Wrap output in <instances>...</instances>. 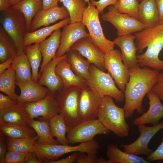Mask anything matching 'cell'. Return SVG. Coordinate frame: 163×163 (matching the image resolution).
Segmentation results:
<instances>
[{
	"label": "cell",
	"mask_w": 163,
	"mask_h": 163,
	"mask_svg": "<svg viewBox=\"0 0 163 163\" xmlns=\"http://www.w3.org/2000/svg\"><path fill=\"white\" fill-rule=\"evenodd\" d=\"M151 91L157 95L163 101V72H159L157 81Z\"/></svg>",
	"instance_id": "obj_42"
},
{
	"label": "cell",
	"mask_w": 163,
	"mask_h": 163,
	"mask_svg": "<svg viewBox=\"0 0 163 163\" xmlns=\"http://www.w3.org/2000/svg\"><path fill=\"white\" fill-rule=\"evenodd\" d=\"M108 10L107 12L102 14V19L114 26L118 36L139 32L147 27L139 20L126 14L119 12L113 5H110Z\"/></svg>",
	"instance_id": "obj_10"
},
{
	"label": "cell",
	"mask_w": 163,
	"mask_h": 163,
	"mask_svg": "<svg viewBox=\"0 0 163 163\" xmlns=\"http://www.w3.org/2000/svg\"><path fill=\"white\" fill-rule=\"evenodd\" d=\"M99 12L90 2L85 9L82 22L88 31V38L93 44L104 54L114 49L113 41L104 36L99 18Z\"/></svg>",
	"instance_id": "obj_6"
},
{
	"label": "cell",
	"mask_w": 163,
	"mask_h": 163,
	"mask_svg": "<svg viewBox=\"0 0 163 163\" xmlns=\"http://www.w3.org/2000/svg\"><path fill=\"white\" fill-rule=\"evenodd\" d=\"M29 125L35 130L38 136L37 143L44 145L58 144L57 141L51 135L49 120L32 119Z\"/></svg>",
	"instance_id": "obj_33"
},
{
	"label": "cell",
	"mask_w": 163,
	"mask_h": 163,
	"mask_svg": "<svg viewBox=\"0 0 163 163\" xmlns=\"http://www.w3.org/2000/svg\"><path fill=\"white\" fill-rule=\"evenodd\" d=\"M139 21L147 27L160 24L155 0H143L139 4Z\"/></svg>",
	"instance_id": "obj_26"
},
{
	"label": "cell",
	"mask_w": 163,
	"mask_h": 163,
	"mask_svg": "<svg viewBox=\"0 0 163 163\" xmlns=\"http://www.w3.org/2000/svg\"><path fill=\"white\" fill-rule=\"evenodd\" d=\"M139 1H142L143 0H139Z\"/></svg>",
	"instance_id": "obj_55"
},
{
	"label": "cell",
	"mask_w": 163,
	"mask_h": 163,
	"mask_svg": "<svg viewBox=\"0 0 163 163\" xmlns=\"http://www.w3.org/2000/svg\"><path fill=\"white\" fill-rule=\"evenodd\" d=\"M60 29L55 30L49 38L39 43L43 57L39 75L45 66L56 56L60 43L62 32Z\"/></svg>",
	"instance_id": "obj_23"
},
{
	"label": "cell",
	"mask_w": 163,
	"mask_h": 163,
	"mask_svg": "<svg viewBox=\"0 0 163 163\" xmlns=\"http://www.w3.org/2000/svg\"><path fill=\"white\" fill-rule=\"evenodd\" d=\"M11 8L19 11L23 14L29 32L32 21L37 14L43 9V4L42 0H21Z\"/></svg>",
	"instance_id": "obj_31"
},
{
	"label": "cell",
	"mask_w": 163,
	"mask_h": 163,
	"mask_svg": "<svg viewBox=\"0 0 163 163\" xmlns=\"http://www.w3.org/2000/svg\"><path fill=\"white\" fill-rule=\"evenodd\" d=\"M113 98L105 96L100 104L97 119L110 131L120 138L129 135V126L126 121L125 109L117 106Z\"/></svg>",
	"instance_id": "obj_3"
},
{
	"label": "cell",
	"mask_w": 163,
	"mask_h": 163,
	"mask_svg": "<svg viewBox=\"0 0 163 163\" xmlns=\"http://www.w3.org/2000/svg\"><path fill=\"white\" fill-rule=\"evenodd\" d=\"M68 11L70 23L82 22L87 3L85 0H59Z\"/></svg>",
	"instance_id": "obj_38"
},
{
	"label": "cell",
	"mask_w": 163,
	"mask_h": 163,
	"mask_svg": "<svg viewBox=\"0 0 163 163\" xmlns=\"http://www.w3.org/2000/svg\"><path fill=\"white\" fill-rule=\"evenodd\" d=\"M82 88L75 86L63 88L54 97L69 130L80 123L78 104Z\"/></svg>",
	"instance_id": "obj_8"
},
{
	"label": "cell",
	"mask_w": 163,
	"mask_h": 163,
	"mask_svg": "<svg viewBox=\"0 0 163 163\" xmlns=\"http://www.w3.org/2000/svg\"><path fill=\"white\" fill-rule=\"evenodd\" d=\"M158 11L160 24L163 23V0H155Z\"/></svg>",
	"instance_id": "obj_51"
},
{
	"label": "cell",
	"mask_w": 163,
	"mask_h": 163,
	"mask_svg": "<svg viewBox=\"0 0 163 163\" xmlns=\"http://www.w3.org/2000/svg\"><path fill=\"white\" fill-rule=\"evenodd\" d=\"M9 96L2 93H0V112L6 109L11 107L17 104Z\"/></svg>",
	"instance_id": "obj_43"
},
{
	"label": "cell",
	"mask_w": 163,
	"mask_h": 163,
	"mask_svg": "<svg viewBox=\"0 0 163 163\" xmlns=\"http://www.w3.org/2000/svg\"><path fill=\"white\" fill-rule=\"evenodd\" d=\"M90 76L86 80V84L96 94L102 98L105 96H111L117 102L124 101V92L117 87L108 72H105L93 64L90 66Z\"/></svg>",
	"instance_id": "obj_7"
},
{
	"label": "cell",
	"mask_w": 163,
	"mask_h": 163,
	"mask_svg": "<svg viewBox=\"0 0 163 163\" xmlns=\"http://www.w3.org/2000/svg\"><path fill=\"white\" fill-rule=\"evenodd\" d=\"M25 54L31 67L32 80L38 83L39 74L38 70L42 56L39 43H35L26 46Z\"/></svg>",
	"instance_id": "obj_35"
},
{
	"label": "cell",
	"mask_w": 163,
	"mask_h": 163,
	"mask_svg": "<svg viewBox=\"0 0 163 163\" xmlns=\"http://www.w3.org/2000/svg\"><path fill=\"white\" fill-rule=\"evenodd\" d=\"M66 57V54L62 56H56L45 66L39 75L38 83L46 86L54 96L64 88L62 79L56 72V67L62 60Z\"/></svg>",
	"instance_id": "obj_16"
},
{
	"label": "cell",
	"mask_w": 163,
	"mask_h": 163,
	"mask_svg": "<svg viewBox=\"0 0 163 163\" xmlns=\"http://www.w3.org/2000/svg\"><path fill=\"white\" fill-rule=\"evenodd\" d=\"M136 38L135 35L130 34L118 36L113 41L120 48L123 63L129 69L139 66L136 54L137 49L134 42Z\"/></svg>",
	"instance_id": "obj_20"
},
{
	"label": "cell",
	"mask_w": 163,
	"mask_h": 163,
	"mask_svg": "<svg viewBox=\"0 0 163 163\" xmlns=\"http://www.w3.org/2000/svg\"><path fill=\"white\" fill-rule=\"evenodd\" d=\"M28 153L17 151H8L5 158V163H24Z\"/></svg>",
	"instance_id": "obj_40"
},
{
	"label": "cell",
	"mask_w": 163,
	"mask_h": 163,
	"mask_svg": "<svg viewBox=\"0 0 163 163\" xmlns=\"http://www.w3.org/2000/svg\"><path fill=\"white\" fill-rule=\"evenodd\" d=\"M134 35L137 50L140 53L147 47L145 53L137 55L139 66L163 71V61L158 58L163 48V23L152 27H147L135 33Z\"/></svg>",
	"instance_id": "obj_2"
},
{
	"label": "cell",
	"mask_w": 163,
	"mask_h": 163,
	"mask_svg": "<svg viewBox=\"0 0 163 163\" xmlns=\"http://www.w3.org/2000/svg\"><path fill=\"white\" fill-rule=\"evenodd\" d=\"M70 23L68 17L53 25L45 27L31 32H27L25 34L24 43L26 46L35 43H40L46 40L49 36L51 35L56 30L61 28Z\"/></svg>",
	"instance_id": "obj_27"
},
{
	"label": "cell",
	"mask_w": 163,
	"mask_h": 163,
	"mask_svg": "<svg viewBox=\"0 0 163 163\" xmlns=\"http://www.w3.org/2000/svg\"><path fill=\"white\" fill-rule=\"evenodd\" d=\"M11 66L15 72L16 83H26L32 80L31 67L25 53L14 56Z\"/></svg>",
	"instance_id": "obj_29"
},
{
	"label": "cell",
	"mask_w": 163,
	"mask_h": 163,
	"mask_svg": "<svg viewBox=\"0 0 163 163\" xmlns=\"http://www.w3.org/2000/svg\"><path fill=\"white\" fill-rule=\"evenodd\" d=\"M68 17H69V13L63 6L60 7L58 5L46 10L42 9L33 19L30 31H34L43 26H49L59 20H62Z\"/></svg>",
	"instance_id": "obj_18"
},
{
	"label": "cell",
	"mask_w": 163,
	"mask_h": 163,
	"mask_svg": "<svg viewBox=\"0 0 163 163\" xmlns=\"http://www.w3.org/2000/svg\"><path fill=\"white\" fill-rule=\"evenodd\" d=\"M20 88L21 93L18 95L17 102L19 104L36 101L45 97L50 92L44 87L32 80L26 83H16Z\"/></svg>",
	"instance_id": "obj_21"
},
{
	"label": "cell",
	"mask_w": 163,
	"mask_h": 163,
	"mask_svg": "<svg viewBox=\"0 0 163 163\" xmlns=\"http://www.w3.org/2000/svg\"><path fill=\"white\" fill-rule=\"evenodd\" d=\"M14 57H11L5 61L0 63V75L11 66Z\"/></svg>",
	"instance_id": "obj_49"
},
{
	"label": "cell",
	"mask_w": 163,
	"mask_h": 163,
	"mask_svg": "<svg viewBox=\"0 0 163 163\" xmlns=\"http://www.w3.org/2000/svg\"><path fill=\"white\" fill-rule=\"evenodd\" d=\"M2 26L14 41L18 55L25 53L24 39L28 32L25 18L19 11L11 7L2 12L0 16Z\"/></svg>",
	"instance_id": "obj_5"
},
{
	"label": "cell",
	"mask_w": 163,
	"mask_h": 163,
	"mask_svg": "<svg viewBox=\"0 0 163 163\" xmlns=\"http://www.w3.org/2000/svg\"><path fill=\"white\" fill-rule=\"evenodd\" d=\"M121 52L113 49L105 54L104 66L120 89L124 92L129 78V69L123 63Z\"/></svg>",
	"instance_id": "obj_11"
},
{
	"label": "cell",
	"mask_w": 163,
	"mask_h": 163,
	"mask_svg": "<svg viewBox=\"0 0 163 163\" xmlns=\"http://www.w3.org/2000/svg\"><path fill=\"white\" fill-rule=\"evenodd\" d=\"M85 26L82 22L70 23L63 27L61 32L60 43L56 56L64 55L79 40L88 37Z\"/></svg>",
	"instance_id": "obj_15"
},
{
	"label": "cell",
	"mask_w": 163,
	"mask_h": 163,
	"mask_svg": "<svg viewBox=\"0 0 163 163\" xmlns=\"http://www.w3.org/2000/svg\"><path fill=\"white\" fill-rule=\"evenodd\" d=\"M4 135L0 133V163H5V158L7 149L6 140H5Z\"/></svg>",
	"instance_id": "obj_46"
},
{
	"label": "cell",
	"mask_w": 163,
	"mask_h": 163,
	"mask_svg": "<svg viewBox=\"0 0 163 163\" xmlns=\"http://www.w3.org/2000/svg\"><path fill=\"white\" fill-rule=\"evenodd\" d=\"M139 5L137 0H118L114 6L119 12L126 14L139 20Z\"/></svg>",
	"instance_id": "obj_39"
},
{
	"label": "cell",
	"mask_w": 163,
	"mask_h": 163,
	"mask_svg": "<svg viewBox=\"0 0 163 163\" xmlns=\"http://www.w3.org/2000/svg\"><path fill=\"white\" fill-rule=\"evenodd\" d=\"M140 135L134 142L129 144H121L124 151L130 154L139 156H148L153 152L148 147L149 143L154 136L163 129V121L158 124L151 126L145 125L138 126Z\"/></svg>",
	"instance_id": "obj_13"
},
{
	"label": "cell",
	"mask_w": 163,
	"mask_h": 163,
	"mask_svg": "<svg viewBox=\"0 0 163 163\" xmlns=\"http://www.w3.org/2000/svg\"><path fill=\"white\" fill-rule=\"evenodd\" d=\"M0 132L12 138H30L37 135L35 130L29 125H11L0 122Z\"/></svg>",
	"instance_id": "obj_32"
},
{
	"label": "cell",
	"mask_w": 163,
	"mask_h": 163,
	"mask_svg": "<svg viewBox=\"0 0 163 163\" xmlns=\"http://www.w3.org/2000/svg\"><path fill=\"white\" fill-rule=\"evenodd\" d=\"M71 49L78 52L88 61L103 71L106 70L104 66V54L92 42L88 37L81 38L77 41Z\"/></svg>",
	"instance_id": "obj_17"
},
{
	"label": "cell",
	"mask_w": 163,
	"mask_h": 163,
	"mask_svg": "<svg viewBox=\"0 0 163 163\" xmlns=\"http://www.w3.org/2000/svg\"><path fill=\"white\" fill-rule=\"evenodd\" d=\"M67 59L74 72L87 80L90 78L91 64L85 59L77 51L70 49L67 53Z\"/></svg>",
	"instance_id": "obj_28"
},
{
	"label": "cell",
	"mask_w": 163,
	"mask_h": 163,
	"mask_svg": "<svg viewBox=\"0 0 163 163\" xmlns=\"http://www.w3.org/2000/svg\"><path fill=\"white\" fill-rule=\"evenodd\" d=\"M118 0H99L96 1L90 0V2L95 6L99 12V14H102L104 9L109 5H114Z\"/></svg>",
	"instance_id": "obj_44"
},
{
	"label": "cell",
	"mask_w": 163,
	"mask_h": 163,
	"mask_svg": "<svg viewBox=\"0 0 163 163\" xmlns=\"http://www.w3.org/2000/svg\"><path fill=\"white\" fill-rule=\"evenodd\" d=\"M145 159L150 162L163 160V141L154 151L147 156Z\"/></svg>",
	"instance_id": "obj_45"
},
{
	"label": "cell",
	"mask_w": 163,
	"mask_h": 163,
	"mask_svg": "<svg viewBox=\"0 0 163 163\" xmlns=\"http://www.w3.org/2000/svg\"><path fill=\"white\" fill-rule=\"evenodd\" d=\"M11 7L10 0H0V11L2 12Z\"/></svg>",
	"instance_id": "obj_52"
},
{
	"label": "cell",
	"mask_w": 163,
	"mask_h": 163,
	"mask_svg": "<svg viewBox=\"0 0 163 163\" xmlns=\"http://www.w3.org/2000/svg\"><path fill=\"white\" fill-rule=\"evenodd\" d=\"M51 135L55 137L59 144L67 145L66 133L69 131L68 126L62 113L60 112L53 116L49 120Z\"/></svg>",
	"instance_id": "obj_30"
},
{
	"label": "cell",
	"mask_w": 163,
	"mask_h": 163,
	"mask_svg": "<svg viewBox=\"0 0 163 163\" xmlns=\"http://www.w3.org/2000/svg\"><path fill=\"white\" fill-rule=\"evenodd\" d=\"M146 96L149 100V109L141 116L134 119L133 121L134 125L138 126L147 124L156 125L163 118V104L158 96L151 91L147 93Z\"/></svg>",
	"instance_id": "obj_19"
},
{
	"label": "cell",
	"mask_w": 163,
	"mask_h": 163,
	"mask_svg": "<svg viewBox=\"0 0 163 163\" xmlns=\"http://www.w3.org/2000/svg\"><path fill=\"white\" fill-rule=\"evenodd\" d=\"M32 119L23 104H17L0 112V122L11 125H29Z\"/></svg>",
	"instance_id": "obj_24"
},
{
	"label": "cell",
	"mask_w": 163,
	"mask_h": 163,
	"mask_svg": "<svg viewBox=\"0 0 163 163\" xmlns=\"http://www.w3.org/2000/svg\"><path fill=\"white\" fill-rule=\"evenodd\" d=\"M11 4V7L14 6L18 3H19L21 0H10Z\"/></svg>",
	"instance_id": "obj_53"
},
{
	"label": "cell",
	"mask_w": 163,
	"mask_h": 163,
	"mask_svg": "<svg viewBox=\"0 0 163 163\" xmlns=\"http://www.w3.org/2000/svg\"><path fill=\"white\" fill-rule=\"evenodd\" d=\"M38 136L30 138H12L8 137L6 140L8 151H17L28 153L34 151V146Z\"/></svg>",
	"instance_id": "obj_37"
},
{
	"label": "cell",
	"mask_w": 163,
	"mask_h": 163,
	"mask_svg": "<svg viewBox=\"0 0 163 163\" xmlns=\"http://www.w3.org/2000/svg\"><path fill=\"white\" fill-rule=\"evenodd\" d=\"M129 69V79L124 92L126 119L131 117L135 111L140 114L144 113L143 99L156 83L159 72L147 66L142 68L138 66Z\"/></svg>",
	"instance_id": "obj_1"
},
{
	"label": "cell",
	"mask_w": 163,
	"mask_h": 163,
	"mask_svg": "<svg viewBox=\"0 0 163 163\" xmlns=\"http://www.w3.org/2000/svg\"><path fill=\"white\" fill-rule=\"evenodd\" d=\"M78 152H74L69 156L60 160L50 162L49 163H73L75 162Z\"/></svg>",
	"instance_id": "obj_47"
},
{
	"label": "cell",
	"mask_w": 163,
	"mask_h": 163,
	"mask_svg": "<svg viewBox=\"0 0 163 163\" xmlns=\"http://www.w3.org/2000/svg\"><path fill=\"white\" fill-rule=\"evenodd\" d=\"M106 155L108 160H106L102 157H100L98 163H150L142 157L122 151L116 145L113 144L107 146Z\"/></svg>",
	"instance_id": "obj_22"
},
{
	"label": "cell",
	"mask_w": 163,
	"mask_h": 163,
	"mask_svg": "<svg viewBox=\"0 0 163 163\" xmlns=\"http://www.w3.org/2000/svg\"><path fill=\"white\" fill-rule=\"evenodd\" d=\"M23 104L31 119L38 118L40 120H49L54 115L60 112L57 101L50 91L42 99Z\"/></svg>",
	"instance_id": "obj_12"
},
{
	"label": "cell",
	"mask_w": 163,
	"mask_h": 163,
	"mask_svg": "<svg viewBox=\"0 0 163 163\" xmlns=\"http://www.w3.org/2000/svg\"><path fill=\"white\" fill-rule=\"evenodd\" d=\"M100 148L99 143L94 139L80 143L77 145H44L36 142L34 146V152L43 163H49L57 160L66 154L71 152H81L88 155L97 154Z\"/></svg>",
	"instance_id": "obj_4"
},
{
	"label": "cell",
	"mask_w": 163,
	"mask_h": 163,
	"mask_svg": "<svg viewBox=\"0 0 163 163\" xmlns=\"http://www.w3.org/2000/svg\"><path fill=\"white\" fill-rule=\"evenodd\" d=\"M40 159L34 152H28L27 155L24 163H43Z\"/></svg>",
	"instance_id": "obj_48"
},
{
	"label": "cell",
	"mask_w": 163,
	"mask_h": 163,
	"mask_svg": "<svg viewBox=\"0 0 163 163\" xmlns=\"http://www.w3.org/2000/svg\"><path fill=\"white\" fill-rule=\"evenodd\" d=\"M88 4L90 2V0H85Z\"/></svg>",
	"instance_id": "obj_54"
},
{
	"label": "cell",
	"mask_w": 163,
	"mask_h": 163,
	"mask_svg": "<svg viewBox=\"0 0 163 163\" xmlns=\"http://www.w3.org/2000/svg\"><path fill=\"white\" fill-rule=\"evenodd\" d=\"M18 55L15 43L3 27H0V62Z\"/></svg>",
	"instance_id": "obj_36"
},
{
	"label": "cell",
	"mask_w": 163,
	"mask_h": 163,
	"mask_svg": "<svg viewBox=\"0 0 163 163\" xmlns=\"http://www.w3.org/2000/svg\"><path fill=\"white\" fill-rule=\"evenodd\" d=\"M110 132L97 118L79 123L67 132L66 138L69 144L73 145L91 141L96 135Z\"/></svg>",
	"instance_id": "obj_9"
},
{
	"label": "cell",
	"mask_w": 163,
	"mask_h": 163,
	"mask_svg": "<svg viewBox=\"0 0 163 163\" xmlns=\"http://www.w3.org/2000/svg\"><path fill=\"white\" fill-rule=\"evenodd\" d=\"M43 9L46 10L58 5L59 0H42Z\"/></svg>",
	"instance_id": "obj_50"
},
{
	"label": "cell",
	"mask_w": 163,
	"mask_h": 163,
	"mask_svg": "<svg viewBox=\"0 0 163 163\" xmlns=\"http://www.w3.org/2000/svg\"><path fill=\"white\" fill-rule=\"evenodd\" d=\"M98 159L97 154L86 155L85 152H78L75 163H98Z\"/></svg>",
	"instance_id": "obj_41"
},
{
	"label": "cell",
	"mask_w": 163,
	"mask_h": 163,
	"mask_svg": "<svg viewBox=\"0 0 163 163\" xmlns=\"http://www.w3.org/2000/svg\"><path fill=\"white\" fill-rule=\"evenodd\" d=\"M102 98L88 86L82 88L78 104L80 122L97 118L99 109Z\"/></svg>",
	"instance_id": "obj_14"
},
{
	"label": "cell",
	"mask_w": 163,
	"mask_h": 163,
	"mask_svg": "<svg viewBox=\"0 0 163 163\" xmlns=\"http://www.w3.org/2000/svg\"><path fill=\"white\" fill-rule=\"evenodd\" d=\"M56 74L62 79L64 88L75 86L82 88L88 86L85 80L76 75L72 69L67 57L62 60L55 68Z\"/></svg>",
	"instance_id": "obj_25"
},
{
	"label": "cell",
	"mask_w": 163,
	"mask_h": 163,
	"mask_svg": "<svg viewBox=\"0 0 163 163\" xmlns=\"http://www.w3.org/2000/svg\"><path fill=\"white\" fill-rule=\"evenodd\" d=\"M15 75L12 66L0 75V91L16 101L18 96L15 93Z\"/></svg>",
	"instance_id": "obj_34"
}]
</instances>
